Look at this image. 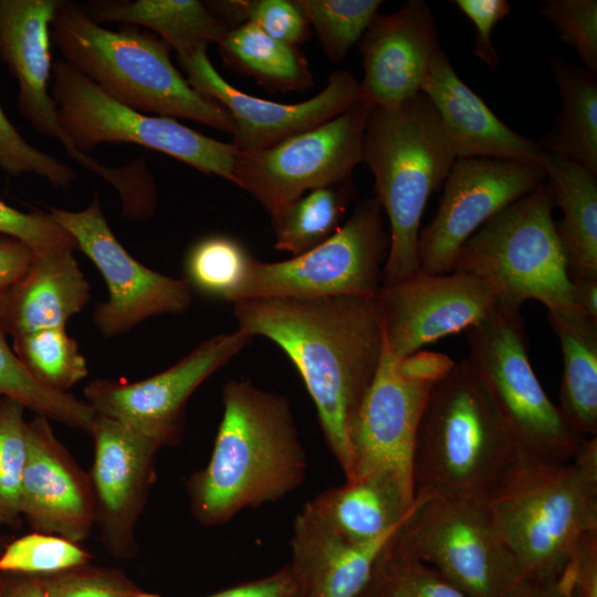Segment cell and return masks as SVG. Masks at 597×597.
Instances as JSON below:
<instances>
[{
  "label": "cell",
  "mask_w": 597,
  "mask_h": 597,
  "mask_svg": "<svg viewBox=\"0 0 597 597\" xmlns=\"http://www.w3.org/2000/svg\"><path fill=\"white\" fill-rule=\"evenodd\" d=\"M0 168L11 175L35 174L55 187L66 188L76 172L51 155L30 145L0 106Z\"/></svg>",
  "instance_id": "7bdbcfd3"
},
{
  "label": "cell",
  "mask_w": 597,
  "mask_h": 597,
  "mask_svg": "<svg viewBox=\"0 0 597 597\" xmlns=\"http://www.w3.org/2000/svg\"><path fill=\"white\" fill-rule=\"evenodd\" d=\"M563 354L558 409L584 438L597 436V321L578 311L547 312Z\"/></svg>",
  "instance_id": "f1b7e54d"
},
{
  "label": "cell",
  "mask_w": 597,
  "mask_h": 597,
  "mask_svg": "<svg viewBox=\"0 0 597 597\" xmlns=\"http://www.w3.org/2000/svg\"><path fill=\"white\" fill-rule=\"evenodd\" d=\"M468 362L488 388L519 458L566 463L587 439L574 431L538 381L521 310L499 305L468 328Z\"/></svg>",
  "instance_id": "ba28073f"
},
{
  "label": "cell",
  "mask_w": 597,
  "mask_h": 597,
  "mask_svg": "<svg viewBox=\"0 0 597 597\" xmlns=\"http://www.w3.org/2000/svg\"><path fill=\"white\" fill-rule=\"evenodd\" d=\"M21 514L34 532L82 543L95 527L94 494L84 471L55 436L50 420L27 421Z\"/></svg>",
  "instance_id": "44dd1931"
},
{
  "label": "cell",
  "mask_w": 597,
  "mask_h": 597,
  "mask_svg": "<svg viewBox=\"0 0 597 597\" xmlns=\"http://www.w3.org/2000/svg\"><path fill=\"white\" fill-rule=\"evenodd\" d=\"M329 61L339 63L378 13L380 0H295Z\"/></svg>",
  "instance_id": "8d00e7d4"
},
{
  "label": "cell",
  "mask_w": 597,
  "mask_h": 597,
  "mask_svg": "<svg viewBox=\"0 0 597 597\" xmlns=\"http://www.w3.org/2000/svg\"><path fill=\"white\" fill-rule=\"evenodd\" d=\"M25 408L0 398V530L22 523L21 483L27 461Z\"/></svg>",
  "instance_id": "74e56055"
},
{
  "label": "cell",
  "mask_w": 597,
  "mask_h": 597,
  "mask_svg": "<svg viewBox=\"0 0 597 597\" xmlns=\"http://www.w3.org/2000/svg\"><path fill=\"white\" fill-rule=\"evenodd\" d=\"M376 300L386 344L397 357H407L442 337L467 331L500 305L489 284L459 271H419L383 285Z\"/></svg>",
  "instance_id": "d6986e66"
},
{
  "label": "cell",
  "mask_w": 597,
  "mask_h": 597,
  "mask_svg": "<svg viewBox=\"0 0 597 597\" xmlns=\"http://www.w3.org/2000/svg\"><path fill=\"white\" fill-rule=\"evenodd\" d=\"M93 559L94 556L80 543L33 531L10 540L0 555V573L45 576Z\"/></svg>",
  "instance_id": "f35d334b"
},
{
  "label": "cell",
  "mask_w": 597,
  "mask_h": 597,
  "mask_svg": "<svg viewBox=\"0 0 597 597\" xmlns=\"http://www.w3.org/2000/svg\"><path fill=\"white\" fill-rule=\"evenodd\" d=\"M575 308L597 321V279L570 280Z\"/></svg>",
  "instance_id": "f907efd6"
},
{
  "label": "cell",
  "mask_w": 597,
  "mask_h": 597,
  "mask_svg": "<svg viewBox=\"0 0 597 597\" xmlns=\"http://www.w3.org/2000/svg\"><path fill=\"white\" fill-rule=\"evenodd\" d=\"M444 354L397 357L386 341L375 379L350 431L352 467L346 480L387 473L413 491L411 463L428 395L453 366Z\"/></svg>",
  "instance_id": "7c38bea8"
},
{
  "label": "cell",
  "mask_w": 597,
  "mask_h": 597,
  "mask_svg": "<svg viewBox=\"0 0 597 597\" xmlns=\"http://www.w3.org/2000/svg\"><path fill=\"white\" fill-rule=\"evenodd\" d=\"M62 1L0 0V61L18 82V107L32 128L59 140L71 158L122 191L129 181L128 168H109L77 150L64 132L48 91L52 70L51 23Z\"/></svg>",
  "instance_id": "ffe728a7"
},
{
  "label": "cell",
  "mask_w": 597,
  "mask_h": 597,
  "mask_svg": "<svg viewBox=\"0 0 597 597\" xmlns=\"http://www.w3.org/2000/svg\"><path fill=\"white\" fill-rule=\"evenodd\" d=\"M517 459L484 383L468 359L454 362L421 413L411 463L415 494L486 503Z\"/></svg>",
  "instance_id": "3957f363"
},
{
  "label": "cell",
  "mask_w": 597,
  "mask_h": 597,
  "mask_svg": "<svg viewBox=\"0 0 597 597\" xmlns=\"http://www.w3.org/2000/svg\"><path fill=\"white\" fill-rule=\"evenodd\" d=\"M1 398V397H0Z\"/></svg>",
  "instance_id": "11a10c76"
},
{
  "label": "cell",
  "mask_w": 597,
  "mask_h": 597,
  "mask_svg": "<svg viewBox=\"0 0 597 597\" xmlns=\"http://www.w3.org/2000/svg\"><path fill=\"white\" fill-rule=\"evenodd\" d=\"M357 44L364 64L360 100L371 108L394 107L420 93L442 50L423 0H409L389 14L378 12Z\"/></svg>",
  "instance_id": "7402d4cb"
},
{
  "label": "cell",
  "mask_w": 597,
  "mask_h": 597,
  "mask_svg": "<svg viewBox=\"0 0 597 597\" xmlns=\"http://www.w3.org/2000/svg\"><path fill=\"white\" fill-rule=\"evenodd\" d=\"M227 65L274 92H303L313 73L298 46L276 41L251 23L229 29L218 42Z\"/></svg>",
  "instance_id": "4dcf8cb0"
},
{
  "label": "cell",
  "mask_w": 597,
  "mask_h": 597,
  "mask_svg": "<svg viewBox=\"0 0 597 597\" xmlns=\"http://www.w3.org/2000/svg\"><path fill=\"white\" fill-rule=\"evenodd\" d=\"M206 597H301V591L287 564L265 577L244 582Z\"/></svg>",
  "instance_id": "bcb514c9"
},
{
  "label": "cell",
  "mask_w": 597,
  "mask_h": 597,
  "mask_svg": "<svg viewBox=\"0 0 597 597\" xmlns=\"http://www.w3.org/2000/svg\"><path fill=\"white\" fill-rule=\"evenodd\" d=\"M38 577L46 597H160L142 588L122 569L92 562Z\"/></svg>",
  "instance_id": "60d3db41"
},
{
  "label": "cell",
  "mask_w": 597,
  "mask_h": 597,
  "mask_svg": "<svg viewBox=\"0 0 597 597\" xmlns=\"http://www.w3.org/2000/svg\"><path fill=\"white\" fill-rule=\"evenodd\" d=\"M452 3L475 27L474 55L490 69H498L500 59L492 43L491 33L496 23L510 13V2L506 0H454Z\"/></svg>",
  "instance_id": "f6af8a7d"
},
{
  "label": "cell",
  "mask_w": 597,
  "mask_h": 597,
  "mask_svg": "<svg viewBox=\"0 0 597 597\" xmlns=\"http://www.w3.org/2000/svg\"><path fill=\"white\" fill-rule=\"evenodd\" d=\"M0 235L24 243L35 255L75 250L72 235L43 211L23 212L0 199Z\"/></svg>",
  "instance_id": "ee69618b"
},
{
  "label": "cell",
  "mask_w": 597,
  "mask_h": 597,
  "mask_svg": "<svg viewBox=\"0 0 597 597\" xmlns=\"http://www.w3.org/2000/svg\"><path fill=\"white\" fill-rule=\"evenodd\" d=\"M485 505L521 576L563 570L578 541L597 530V438L566 463L519 458Z\"/></svg>",
  "instance_id": "8992f818"
},
{
  "label": "cell",
  "mask_w": 597,
  "mask_h": 597,
  "mask_svg": "<svg viewBox=\"0 0 597 597\" xmlns=\"http://www.w3.org/2000/svg\"><path fill=\"white\" fill-rule=\"evenodd\" d=\"M548 64L562 97V111L537 144L597 175V75L558 57Z\"/></svg>",
  "instance_id": "f546056e"
},
{
  "label": "cell",
  "mask_w": 597,
  "mask_h": 597,
  "mask_svg": "<svg viewBox=\"0 0 597 597\" xmlns=\"http://www.w3.org/2000/svg\"><path fill=\"white\" fill-rule=\"evenodd\" d=\"M233 316L238 329L270 339L293 363L346 478L350 431L385 344L376 297H258L233 303Z\"/></svg>",
  "instance_id": "6da1fadb"
},
{
  "label": "cell",
  "mask_w": 597,
  "mask_h": 597,
  "mask_svg": "<svg viewBox=\"0 0 597 597\" xmlns=\"http://www.w3.org/2000/svg\"><path fill=\"white\" fill-rule=\"evenodd\" d=\"M74 250L35 255L24 274L7 290L4 321L8 335L65 327L91 297L90 284Z\"/></svg>",
  "instance_id": "d4e9b609"
},
{
  "label": "cell",
  "mask_w": 597,
  "mask_h": 597,
  "mask_svg": "<svg viewBox=\"0 0 597 597\" xmlns=\"http://www.w3.org/2000/svg\"><path fill=\"white\" fill-rule=\"evenodd\" d=\"M10 540L11 538L9 536L0 534V555L2 554Z\"/></svg>",
  "instance_id": "f5cc1de1"
},
{
  "label": "cell",
  "mask_w": 597,
  "mask_h": 597,
  "mask_svg": "<svg viewBox=\"0 0 597 597\" xmlns=\"http://www.w3.org/2000/svg\"><path fill=\"white\" fill-rule=\"evenodd\" d=\"M49 214L72 235L106 282L108 298L93 313L103 337L125 334L149 317L176 315L190 307L192 290L184 279L151 270L124 249L103 214L97 193L81 211L50 207Z\"/></svg>",
  "instance_id": "5bb4252c"
},
{
  "label": "cell",
  "mask_w": 597,
  "mask_h": 597,
  "mask_svg": "<svg viewBox=\"0 0 597 597\" xmlns=\"http://www.w3.org/2000/svg\"><path fill=\"white\" fill-rule=\"evenodd\" d=\"M222 408L210 459L185 483L190 512L205 526L280 501L302 484L307 469L285 396L231 379L222 387Z\"/></svg>",
  "instance_id": "7a4b0ae2"
},
{
  "label": "cell",
  "mask_w": 597,
  "mask_h": 597,
  "mask_svg": "<svg viewBox=\"0 0 597 597\" xmlns=\"http://www.w3.org/2000/svg\"><path fill=\"white\" fill-rule=\"evenodd\" d=\"M416 496L387 473L346 480L308 501L344 540L368 544L396 532L411 512Z\"/></svg>",
  "instance_id": "484cf974"
},
{
  "label": "cell",
  "mask_w": 597,
  "mask_h": 597,
  "mask_svg": "<svg viewBox=\"0 0 597 597\" xmlns=\"http://www.w3.org/2000/svg\"><path fill=\"white\" fill-rule=\"evenodd\" d=\"M415 496L390 547L432 566L467 597H504L522 576L485 503Z\"/></svg>",
  "instance_id": "9c48e42d"
},
{
  "label": "cell",
  "mask_w": 597,
  "mask_h": 597,
  "mask_svg": "<svg viewBox=\"0 0 597 597\" xmlns=\"http://www.w3.org/2000/svg\"><path fill=\"white\" fill-rule=\"evenodd\" d=\"M4 583H6V576L4 574L0 573V597L2 596Z\"/></svg>",
  "instance_id": "db71d44e"
},
{
  "label": "cell",
  "mask_w": 597,
  "mask_h": 597,
  "mask_svg": "<svg viewBox=\"0 0 597 597\" xmlns=\"http://www.w3.org/2000/svg\"><path fill=\"white\" fill-rule=\"evenodd\" d=\"M548 182L515 200L460 248L452 271L471 274L495 292L499 304L521 310L536 300L547 312L577 311Z\"/></svg>",
  "instance_id": "52a82bcc"
},
{
  "label": "cell",
  "mask_w": 597,
  "mask_h": 597,
  "mask_svg": "<svg viewBox=\"0 0 597 597\" xmlns=\"http://www.w3.org/2000/svg\"><path fill=\"white\" fill-rule=\"evenodd\" d=\"M540 13L556 28L561 41L576 50L583 67L597 75V1L551 0Z\"/></svg>",
  "instance_id": "b9f144b4"
},
{
  "label": "cell",
  "mask_w": 597,
  "mask_h": 597,
  "mask_svg": "<svg viewBox=\"0 0 597 597\" xmlns=\"http://www.w3.org/2000/svg\"><path fill=\"white\" fill-rule=\"evenodd\" d=\"M504 597H577L570 563L557 573L522 576Z\"/></svg>",
  "instance_id": "7dc6e473"
},
{
  "label": "cell",
  "mask_w": 597,
  "mask_h": 597,
  "mask_svg": "<svg viewBox=\"0 0 597 597\" xmlns=\"http://www.w3.org/2000/svg\"><path fill=\"white\" fill-rule=\"evenodd\" d=\"M353 192L352 178L315 188L271 217L275 249L296 256L326 241L342 226Z\"/></svg>",
  "instance_id": "1f68e13d"
},
{
  "label": "cell",
  "mask_w": 597,
  "mask_h": 597,
  "mask_svg": "<svg viewBox=\"0 0 597 597\" xmlns=\"http://www.w3.org/2000/svg\"><path fill=\"white\" fill-rule=\"evenodd\" d=\"M546 179L536 165L457 158L443 182L433 219L420 231V271L449 273L462 244L505 207Z\"/></svg>",
  "instance_id": "2e32d148"
},
{
  "label": "cell",
  "mask_w": 597,
  "mask_h": 597,
  "mask_svg": "<svg viewBox=\"0 0 597 597\" xmlns=\"http://www.w3.org/2000/svg\"><path fill=\"white\" fill-rule=\"evenodd\" d=\"M569 563L577 597H597V530L578 541Z\"/></svg>",
  "instance_id": "c3c4849f"
},
{
  "label": "cell",
  "mask_w": 597,
  "mask_h": 597,
  "mask_svg": "<svg viewBox=\"0 0 597 597\" xmlns=\"http://www.w3.org/2000/svg\"><path fill=\"white\" fill-rule=\"evenodd\" d=\"M455 159L440 118L422 92L394 107L371 108L363 163L374 176L375 198L389 220L383 285L420 271L421 218Z\"/></svg>",
  "instance_id": "277c9868"
},
{
  "label": "cell",
  "mask_w": 597,
  "mask_h": 597,
  "mask_svg": "<svg viewBox=\"0 0 597 597\" xmlns=\"http://www.w3.org/2000/svg\"><path fill=\"white\" fill-rule=\"evenodd\" d=\"M563 217L555 222L570 280L597 279V175L544 151L540 161Z\"/></svg>",
  "instance_id": "4316f807"
},
{
  "label": "cell",
  "mask_w": 597,
  "mask_h": 597,
  "mask_svg": "<svg viewBox=\"0 0 597 597\" xmlns=\"http://www.w3.org/2000/svg\"><path fill=\"white\" fill-rule=\"evenodd\" d=\"M396 532L368 544H353L306 502L294 519L290 540L289 565L301 597H357Z\"/></svg>",
  "instance_id": "cb8c5ba5"
},
{
  "label": "cell",
  "mask_w": 597,
  "mask_h": 597,
  "mask_svg": "<svg viewBox=\"0 0 597 597\" xmlns=\"http://www.w3.org/2000/svg\"><path fill=\"white\" fill-rule=\"evenodd\" d=\"M211 12L230 29L251 23L270 38L298 46L311 36L302 9L292 0L209 1Z\"/></svg>",
  "instance_id": "ab89813d"
},
{
  "label": "cell",
  "mask_w": 597,
  "mask_h": 597,
  "mask_svg": "<svg viewBox=\"0 0 597 597\" xmlns=\"http://www.w3.org/2000/svg\"><path fill=\"white\" fill-rule=\"evenodd\" d=\"M7 290L0 287V397L19 402L35 416H43L50 421L90 434L96 413L88 404L70 392L49 388L35 379L8 343L4 321Z\"/></svg>",
  "instance_id": "d6a6232c"
},
{
  "label": "cell",
  "mask_w": 597,
  "mask_h": 597,
  "mask_svg": "<svg viewBox=\"0 0 597 597\" xmlns=\"http://www.w3.org/2000/svg\"><path fill=\"white\" fill-rule=\"evenodd\" d=\"M370 112L371 107L359 100L341 115L270 148L238 150L232 184L273 217L306 191L350 179L363 163Z\"/></svg>",
  "instance_id": "4fadbf2b"
},
{
  "label": "cell",
  "mask_w": 597,
  "mask_h": 597,
  "mask_svg": "<svg viewBox=\"0 0 597 597\" xmlns=\"http://www.w3.org/2000/svg\"><path fill=\"white\" fill-rule=\"evenodd\" d=\"M252 338L238 328L217 334L169 368L146 379L135 383L94 379L83 390L84 400L96 415L123 422L160 449L176 446L182 440L186 405L192 392Z\"/></svg>",
  "instance_id": "9a60e30c"
},
{
  "label": "cell",
  "mask_w": 597,
  "mask_h": 597,
  "mask_svg": "<svg viewBox=\"0 0 597 597\" xmlns=\"http://www.w3.org/2000/svg\"><path fill=\"white\" fill-rule=\"evenodd\" d=\"M52 98L71 143L88 153L101 143H130L160 151L206 175L232 182L238 149L166 116L129 108L64 60L52 65Z\"/></svg>",
  "instance_id": "30bf717a"
},
{
  "label": "cell",
  "mask_w": 597,
  "mask_h": 597,
  "mask_svg": "<svg viewBox=\"0 0 597 597\" xmlns=\"http://www.w3.org/2000/svg\"><path fill=\"white\" fill-rule=\"evenodd\" d=\"M388 248L383 209L376 198H366L320 245L283 261L254 259L235 302L258 297H376Z\"/></svg>",
  "instance_id": "8fae6325"
},
{
  "label": "cell",
  "mask_w": 597,
  "mask_h": 597,
  "mask_svg": "<svg viewBox=\"0 0 597 597\" xmlns=\"http://www.w3.org/2000/svg\"><path fill=\"white\" fill-rule=\"evenodd\" d=\"M253 260L239 240L227 234H210L188 250L184 280L205 296L234 303Z\"/></svg>",
  "instance_id": "836d02e7"
},
{
  "label": "cell",
  "mask_w": 597,
  "mask_h": 597,
  "mask_svg": "<svg viewBox=\"0 0 597 597\" xmlns=\"http://www.w3.org/2000/svg\"><path fill=\"white\" fill-rule=\"evenodd\" d=\"M357 597L467 596L432 566L394 549L388 543Z\"/></svg>",
  "instance_id": "d590c367"
},
{
  "label": "cell",
  "mask_w": 597,
  "mask_h": 597,
  "mask_svg": "<svg viewBox=\"0 0 597 597\" xmlns=\"http://www.w3.org/2000/svg\"><path fill=\"white\" fill-rule=\"evenodd\" d=\"M51 40L66 63L116 102L233 134L230 114L191 87L157 35L135 28L106 29L77 3L63 0L51 23Z\"/></svg>",
  "instance_id": "5b68a950"
},
{
  "label": "cell",
  "mask_w": 597,
  "mask_h": 597,
  "mask_svg": "<svg viewBox=\"0 0 597 597\" xmlns=\"http://www.w3.org/2000/svg\"><path fill=\"white\" fill-rule=\"evenodd\" d=\"M35 254L21 241L0 235V287H10L28 270Z\"/></svg>",
  "instance_id": "681fc988"
},
{
  "label": "cell",
  "mask_w": 597,
  "mask_h": 597,
  "mask_svg": "<svg viewBox=\"0 0 597 597\" xmlns=\"http://www.w3.org/2000/svg\"><path fill=\"white\" fill-rule=\"evenodd\" d=\"M421 92L436 109L457 158H490L540 166L544 150L505 125L439 51Z\"/></svg>",
  "instance_id": "603a6c76"
},
{
  "label": "cell",
  "mask_w": 597,
  "mask_h": 597,
  "mask_svg": "<svg viewBox=\"0 0 597 597\" xmlns=\"http://www.w3.org/2000/svg\"><path fill=\"white\" fill-rule=\"evenodd\" d=\"M200 46L177 55L186 80L199 94L221 105L234 123L231 144L243 153L270 148L344 113L360 100L359 83L347 70L332 73L315 96L284 104L252 96L228 83Z\"/></svg>",
  "instance_id": "e0dca14e"
},
{
  "label": "cell",
  "mask_w": 597,
  "mask_h": 597,
  "mask_svg": "<svg viewBox=\"0 0 597 597\" xmlns=\"http://www.w3.org/2000/svg\"><path fill=\"white\" fill-rule=\"evenodd\" d=\"M12 348L29 373L54 390L69 392L88 375L86 359L65 327L15 336Z\"/></svg>",
  "instance_id": "e575fe53"
},
{
  "label": "cell",
  "mask_w": 597,
  "mask_h": 597,
  "mask_svg": "<svg viewBox=\"0 0 597 597\" xmlns=\"http://www.w3.org/2000/svg\"><path fill=\"white\" fill-rule=\"evenodd\" d=\"M94 457L88 472L95 527L105 552L115 559L137 556L136 527L156 479V443L115 419L95 415L90 431Z\"/></svg>",
  "instance_id": "ac0fdd59"
},
{
  "label": "cell",
  "mask_w": 597,
  "mask_h": 597,
  "mask_svg": "<svg viewBox=\"0 0 597 597\" xmlns=\"http://www.w3.org/2000/svg\"><path fill=\"white\" fill-rule=\"evenodd\" d=\"M4 576L1 597H46L38 576L24 574H4Z\"/></svg>",
  "instance_id": "816d5d0a"
},
{
  "label": "cell",
  "mask_w": 597,
  "mask_h": 597,
  "mask_svg": "<svg viewBox=\"0 0 597 597\" xmlns=\"http://www.w3.org/2000/svg\"><path fill=\"white\" fill-rule=\"evenodd\" d=\"M93 22H121L157 34L176 55L193 52L222 39L230 29L198 0H97L78 4Z\"/></svg>",
  "instance_id": "83f0119b"
}]
</instances>
